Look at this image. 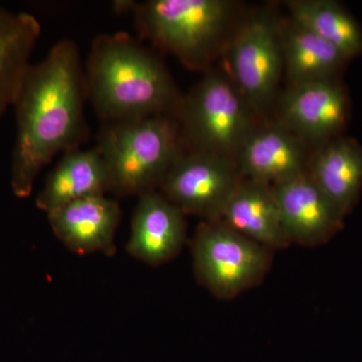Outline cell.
<instances>
[{
  "instance_id": "cell-3",
  "label": "cell",
  "mask_w": 362,
  "mask_h": 362,
  "mask_svg": "<svg viewBox=\"0 0 362 362\" xmlns=\"http://www.w3.org/2000/svg\"><path fill=\"white\" fill-rule=\"evenodd\" d=\"M96 147L106 166L109 192L118 197L158 192L185 150L180 123L171 116L104 123Z\"/></svg>"
},
{
  "instance_id": "cell-9",
  "label": "cell",
  "mask_w": 362,
  "mask_h": 362,
  "mask_svg": "<svg viewBox=\"0 0 362 362\" xmlns=\"http://www.w3.org/2000/svg\"><path fill=\"white\" fill-rule=\"evenodd\" d=\"M280 120L306 144L318 147L343 135L351 115L341 78L289 86L280 98Z\"/></svg>"
},
{
  "instance_id": "cell-8",
  "label": "cell",
  "mask_w": 362,
  "mask_h": 362,
  "mask_svg": "<svg viewBox=\"0 0 362 362\" xmlns=\"http://www.w3.org/2000/svg\"><path fill=\"white\" fill-rule=\"evenodd\" d=\"M232 78L257 114L275 99L284 71L279 20L264 13L245 21L230 44Z\"/></svg>"
},
{
  "instance_id": "cell-19",
  "label": "cell",
  "mask_w": 362,
  "mask_h": 362,
  "mask_svg": "<svg viewBox=\"0 0 362 362\" xmlns=\"http://www.w3.org/2000/svg\"><path fill=\"white\" fill-rule=\"evenodd\" d=\"M290 18L354 59L362 54V28L354 16L333 0H290Z\"/></svg>"
},
{
  "instance_id": "cell-16",
  "label": "cell",
  "mask_w": 362,
  "mask_h": 362,
  "mask_svg": "<svg viewBox=\"0 0 362 362\" xmlns=\"http://www.w3.org/2000/svg\"><path fill=\"white\" fill-rule=\"evenodd\" d=\"M284 71L289 86L341 77L350 59L334 45L291 18L279 21Z\"/></svg>"
},
{
  "instance_id": "cell-17",
  "label": "cell",
  "mask_w": 362,
  "mask_h": 362,
  "mask_svg": "<svg viewBox=\"0 0 362 362\" xmlns=\"http://www.w3.org/2000/svg\"><path fill=\"white\" fill-rule=\"evenodd\" d=\"M109 192L106 166L97 147L66 152L37 195V209L49 214L71 202Z\"/></svg>"
},
{
  "instance_id": "cell-10",
  "label": "cell",
  "mask_w": 362,
  "mask_h": 362,
  "mask_svg": "<svg viewBox=\"0 0 362 362\" xmlns=\"http://www.w3.org/2000/svg\"><path fill=\"white\" fill-rule=\"evenodd\" d=\"M272 189L290 244L322 246L344 228L345 216L307 171L272 185Z\"/></svg>"
},
{
  "instance_id": "cell-14",
  "label": "cell",
  "mask_w": 362,
  "mask_h": 362,
  "mask_svg": "<svg viewBox=\"0 0 362 362\" xmlns=\"http://www.w3.org/2000/svg\"><path fill=\"white\" fill-rule=\"evenodd\" d=\"M307 173L321 192L346 218L362 192V144L341 135L316 147Z\"/></svg>"
},
{
  "instance_id": "cell-15",
  "label": "cell",
  "mask_w": 362,
  "mask_h": 362,
  "mask_svg": "<svg viewBox=\"0 0 362 362\" xmlns=\"http://www.w3.org/2000/svg\"><path fill=\"white\" fill-rule=\"evenodd\" d=\"M221 221L271 251L291 246L283 230L272 185L266 183L246 178L240 181Z\"/></svg>"
},
{
  "instance_id": "cell-18",
  "label": "cell",
  "mask_w": 362,
  "mask_h": 362,
  "mask_svg": "<svg viewBox=\"0 0 362 362\" xmlns=\"http://www.w3.org/2000/svg\"><path fill=\"white\" fill-rule=\"evenodd\" d=\"M40 33L33 14L0 7V120L13 107Z\"/></svg>"
},
{
  "instance_id": "cell-6",
  "label": "cell",
  "mask_w": 362,
  "mask_h": 362,
  "mask_svg": "<svg viewBox=\"0 0 362 362\" xmlns=\"http://www.w3.org/2000/svg\"><path fill=\"white\" fill-rule=\"evenodd\" d=\"M273 251L252 242L223 221H202L192 243L197 282L221 300H230L263 282Z\"/></svg>"
},
{
  "instance_id": "cell-7",
  "label": "cell",
  "mask_w": 362,
  "mask_h": 362,
  "mask_svg": "<svg viewBox=\"0 0 362 362\" xmlns=\"http://www.w3.org/2000/svg\"><path fill=\"white\" fill-rule=\"evenodd\" d=\"M243 180L235 159L185 149L169 168L158 192L185 216L220 221Z\"/></svg>"
},
{
  "instance_id": "cell-13",
  "label": "cell",
  "mask_w": 362,
  "mask_h": 362,
  "mask_svg": "<svg viewBox=\"0 0 362 362\" xmlns=\"http://www.w3.org/2000/svg\"><path fill=\"white\" fill-rule=\"evenodd\" d=\"M121 207L115 199L86 197L47 214L54 235L78 255L102 252L113 256L121 221Z\"/></svg>"
},
{
  "instance_id": "cell-11",
  "label": "cell",
  "mask_w": 362,
  "mask_h": 362,
  "mask_svg": "<svg viewBox=\"0 0 362 362\" xmlns=\"http://www.w3.org/2000/svg\"><path fill=\"white\" fill-rule=\"evenodd\" d=\"M307 145L279 121L258 124L235 161L246 180L277 185L306 173L311 156Z\"/></svg>"
},
{
  "instance_id": "cell-12",
  "label": "cell",
  "mask_w": 362,
  "mask_h": 362,
  "mask_svg": "<svg viewBox=\"0 0 362 362\" xmlns=\"http://www.w3.org/2000/svg\"><path fill=\"white\" fill-rule=\"evenodd\" d=\"M185 214L159 192L139 197L126 250L133 258L160 266L176 258L187 240Z\"/></svg>"
},
{
  "instance_id": "cell-4",
  "label": "cell",
  "mask_w": 362,
  "mask_h": 362,
  "mask_svg": "<svg viewBox=\"0 0 362 362\" xmlns=\"http://www.w3.org/2000/svg\"><path fill=\"white\" fill-rule=\"evenodd\" d=\"M119 13H130L144 39L173 54L190 70L209 68L220 52L235 13L228 0L116 1Z\"/></svg>"
},
{
  "instance_id": "cell-1",
  "label": "cell",
  "mask_w": 362,
  "mask_h": 362,
  "mask_svg": "<svg viewBox=\"0 0 362 362\" xmlns=\"http://www.w3.org/2000/svg\"><path fill=\"white\" fill-rule=\"evenodd\" d=\"M85 71L77 45L62 40L30 64L14 101L16 138L11 189L26 199L42 169L59 152L80 149L89 135L84 115Z\"/></svg>"
},
{
  "instance_id": "cell-2",
  "label": "cell",
  "mask_w": 362,
  "mask_h": 362,
  "mask_svg": "<svg viewBox=\"0 0 362 362\" xmlns=\"http://www.w3.org/2000/svg\"><path fill=\"white\" fill-rule=\"evenodd\" d=\"M87 97L104 123L152 116L177 118L183 97L153 52L125 33L93 42L85 71Z\"/></svg>"
},
{
  "instance_id": "cell-5",
  "label": "cell",
  "mask_w": 362,
  "mask_h": 362,
  "mask_svg": "<svg viewBox=\"0 0 362 362\" xmlns=\"http://www.w3.org/2000/svg\"><path fill=\"white\" fill-rule=\"evenodd\" d=\"M257 116L232 78L209 71L183 97L177 121L185 149L235 160Z\"/></svg>"
}]
</instances>
